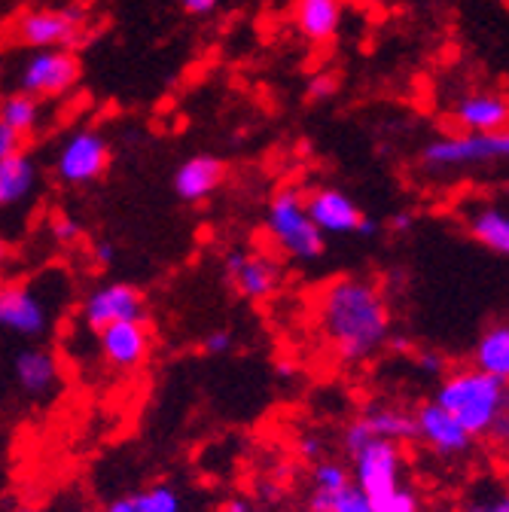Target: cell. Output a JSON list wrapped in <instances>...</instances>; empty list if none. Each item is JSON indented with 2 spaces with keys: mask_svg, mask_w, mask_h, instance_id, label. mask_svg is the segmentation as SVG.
Segmentation results:
<instances>
[{
  "mask_svg": "<svg viewBox=\"0 0 509 512\" xmlns=\"http://www.w3.org/2000/svg\"><path fill=\"white\" fill-rule=\"evenodd\" d=\"M317 327L339 363L360 366L388 348L394 314L372 278L339 275L317 293Z\"/></svg>",
  "mask_w": 509,
  "mask_h": 512,
  "instance_id": "obj_1",
  "label": "cell"
},
{
  "mask_svg": "<svg viewBox=\"0 0 509 512\" xmlns=\"http://www.w3.org/2000/svg\"><path fill=\"white\" fill-rule=\"evenodd\" d=\"M433 403L449 412L473 439H488L494 421L509 406V388L476 366H461L439 378Z\"/></svg>",
  "mask_w": 509,
  "mask_h": 512,
  "instance_id": "obj_2",
  "label": "cell"
},
{
  "mask_svg": "<svg viewBox=\"0 0 509 512\" xmlns=\"http://www.w3.org/2000/svg\"><path fill=\"white\" fill-rule=\"evenodd\" d=\"M266 235L293 263H317L327 253V238L321 235L305 211V192L284 186L266 205Z\"/></svg>",
  "mask_w": 509,
  "mask_h": 512,
  "instance_id": "obj_3",
  "label": "cell"
},
{
  "mask_svg": "<svg viewBox=\"0 0 509 512\" xmlns=\"http://www.w3.org/2000/svg\"><path fill=\"white\" fill-rule=\"evenodd\" d=\"M418 162H421V171L439 174V177L509 162V128H506V132H494V135L452 132V135L430 138L421 147Z\"/></svg>",
  "mask_w": 509,
  "mask_h": 512,
  "instance_id": "obj_4",
  "label": "cell"
},
{
  "mask_svg": "<svg viewBox=\"0 0 509 512\" xmlns=\"http://www.w3.org/2000/svg\"><path fill=\"white\" fill-rule=\"evenodd\" d=\"M86 25H89L86 10L77 4L37 7V10H25L16 19L13 34L22 46H34V52L37 49H71L86 34Z\"/></svg>",
  "mask_w": 509,
  "mask_h": 512,
  "instance_id": "obj_5",
  "label": "cell"
},
{
  "mask_svg": "<svg viewBox=\"0 0 509 512\" xmlns=\"http://www.w3.org/2000/svg\"><path fill=\"white\" fill-rule=\"evenodd\" d=\"M351 458V482L369 497L378 500L385 494H394L403 488V473H406V458H403V445L388 442V439H369L360 445Z\"/></svg>",
  "mask_w": 509,
  "mask_h": 512,
  "instance_id": "obj_6",
  "label": "cell"
},
{
  "mask_svg": "<svg viewBox=\"0 0 509 512\" xmlns=\"http://www.w3.org/2000/svg\"><path fill=\"white\" fill-rule=\"evenodd\" d=\"M223 278L232 284V290L250 302H266L281 290L284 269L281 260L263 250H247V247H229L223 253Z\"/></svg>",
  "mask_w": 509,
  "mask_h": 512,
  "instance_id": "obj_7",
  "label": "cell"
},
{
  "mask_svg": "<svg viewBox=\"0 0 509 512\" xmlns=\"http://www.w3.org/2000/svg\"><path fill=\"white\" fill-rule=\"evenodd\" d=\"M55 324V305L37 284H7L0 287V330L19 339H43Z\"/></svg>",
  "mask_w": 509,
  "mask_h": 512,
  "instance_id": "obj_8",
  "label": "cell"
},
{
  "mask_svg": "<svg viewBox=\"0 0 509 512\" xmlns=\"http://www.w3.org/2000/svg\"><path fill=\"white\" fill-rule=\"evenodd\" d=\"M83 77V64L74 49H37L19 74V92L31 98H58L71 92Z\"/></svg>",
  "mask_w": 509,
  "mask_h": 512,
  "instance_id": "obj_9",
  "label": "cell"
},
{
  "mask_svg": "<svg viewBox=\"0 0 509 512\" xmlns=\"http://www.w3.org/2000/svg\"><path fill=\"white\" fill-rule=\"evenodd\" d=\"M110 168V144L98 128H77L55 156V177L65 186H89Z\"/></svg>",
  "mask_w": 509,
  "mask_h": 512,
  "instance_id": "obj_10",
  "label": "cell"
},
{
  "mask_svg": "<svg viewBox=\"0 0 509 512\" xmlns=\"http://www.w3.org/2000/svg\"><path fill=\"white\" fill-rule=\"evenodd\" d=\"M80 320L92 333H101L110 324H125V320H147V299L135 284L104 281L83 296Z\"/></svg>",
  "mask_w": 509,
  "mask_h": 512,
  "instance_id": "obj_11",
  "label": "cell"
},
{
  "mask_svg": "<svg viewBox=\"0 0 509 512\" xmlns=\"http://www.w3.org/2000/svg\"><path fill=\"white\" fill-rule=\"evenodd\" d=\"M369 439H388V442H412L415 439V415L394 403H369L342 433L345 452L354 455Z\"/></svg>",
  "mask_w": 509,
  "mask_h": 512,
  "instance_id": "obj_12",
  "label": "cell"
},
{
  "mask_svg": "<svg viewBox=\"0 0 509 512\" xmlns=\"http://www.w3.org/2000/svg\"><path fill=\"white\" fill-rule=\"evenodd\" d=\"M305 211L311 223L321 229V235H360L366 214L357 208V202L339 186H314L305 192Z\"/></svg>",
  "mask_w": 509,
  "mask_h": 512,
  "instance_id": "obj_13",
  "label": "cell"
},
{
  "mask_svg": "<svg viewBox=\"0 0 509 512\" xmlns=\"http://www.w3.org/2000/svg\"><path fill=\"white\" fill-rule=\"evenodd\" d=\"M412 415H415V439L424 448H430L436 458H449L452 461V458H464V455L473 452L476 439L449 412L439 409L433 400L418 406Z\"/></svg>",
  "mask_w": 509,
  "mask_h": 512,
  "instance_id": "obj_14",
  "label": "cell"
},
{
  "mask_svg": "<svg viewBox=\"0 0 509 512\" xmlns=\"http://www.w3.org/2000/svg\"><path fill=\"white\" fill-rule=\"evenodd\" d=\"M452 125L467 135H494L509 128V95L494 89L464 92L449 113Z\"/></svg>",
  "mask_w": 509,
  "mask_h": 512,
  "instance_id": "obj_15",
  "label": "cell"
},
{
  "mask_svg": "<svg viewBox=\"0 0 509 512\" xmlns=\"http://www.w3.org/2000/svg\"><path fill=\"white\" fill-rule=\"evenodd\" d=\"M461 220L473 241L509 260V192L506 196H482L464 202Z\"/></svg>",
  "mask_w": 509,
  "mask_h": 512,
  "instance_id": "obj_16",
  "label": "cell"
},
{
  "mask_svg": "<svg viewBox=\"0 0 509 512\" xmlns=\"http://www.w3.org/2000/svg\"><path fill=\"white\" fill-rule=\"evenodd\" d=\"M98 351L104 363L116 372L138 369L150 354V327L147 320H125V324H110L101 333H95Z\"/></svg>",
  "mask_w": 509,
  "mask_h": 512,
  "instance_id": "obj_17",
  "label": "cell"
},
{
  "mask_svg": "<svg viewBox=\"0 0 509 512\" xmlns=\"http://www.w3.org/2000/svg\"><path fill=\"white\" fill-rule=\"evenodd\" d=\"M223 180H226V162L211 153H199L183 159L174 168L171 189L183 205H202L223 186Z\"/></svg>",
  "mask_w": 509,
  "mask_h": 512,
  "instance_id": "obj_18",
  "label": "cell"
},
{
  "mask_svg": "<svg viewBox=\"0 0 509 512\" xmlns=\"http://www.w3.org/2000/svg\"><path fill=\"white\" fill-rule=\"evenodd\" d=\"M13 378L31 400H46L61 388V360L43 345H28L13 360Z\"/></svg>",
  "mask_w": 509,
  "mask_h": 512,
  "instance_id": "obj_19",
  "label": "cell"
},
{
  "mask_svg": "<svg viewBox=\"0 0 509 512\" xmlns=\"http://www.w3.org/2000/svg\"><path fill=\"white\" fill-rule=\"evenodd\" d=\"M345 19V0H293V25L308 43H330Z\"/></svg>",
  "mask_w": 509,
  "mask_h": 512,
  "instance_id": "obj_20",
  "label": "cell"
},
{
  "mask_svg": "<svg viewBox=\"0 0 509 512\" xmlns=\"http://www.w3.org/2000/svg\"><path fill=\"white\" fill-rule=\"evenodd\" d=\"M37 180H40V171L28 153L0 159V211L28 202L37 189Z\"/></svg>",
  "mask_w": 509,
  "mask_h": 512,
  "instance_id": "obj_21",
  "label": "cell"
},
{
  "mask_svg": "<svg viewBox=\"0 0 509 512\" xmlns=\"http://www.w3.org/2000/svg\"><path fill=\"white\" fill-rule=\"evenodd\" d=\"M473 366L509 388V324H491L476 348H473Z\"/></svg>",
  "mask_w": 509,
  "mask_h": 512,
  "instance_id": "obj_22",
  "label": "cell"
},
{
  "mask_svg": "<svg viewBox=\"0 0 509 512\" xmlns=\"http://www.w3.org/2000/svg\"><path fill=\"white\" fill-rule=\"evenodd\" d=\"M104 512H183V497L177 488L159 482L141 491H129V494H119L113 497Z\"/></svg>",
  "mask_w": 509,
  "mask_h": 512,
  "instance_id": "obj_23",
  "label": "cell"
},
{
  "mask_svg": "<svg viewBox=\"0 0 509 512\" xmlns=\"http://www.w3.org/2000/svg\"><path fill=\"white\" fill-rule=\"evenodd\" d=\"M43 119V107L37 98L25 95V92H16V95H7L0 101V122L10 125L16 135L28 138L37 132V125Z\"/></svg>",
  "mask_w": 509,
  "mask_h": 512,
  "instance_id": "obj_24",
  "label": "cell"
},
{
  "mask_svg": "<svg viewBox=\"0 0 509 512\" xmlns=\"http://www.w3.org/2000/svg\"><path fill=\"white\" fill-rule=\"evenodd\" d=\"M308 509L311 512H372V503L354 482H348L345 488L333 494H308Z\"/></svg>",
  "mask_w": 509,
  "mask_h": 512,
  "instance_id": "obj_25",
  "label": "cell"
},
{
  "mask_svg": "<svg viewBox=\"0 0 509 512\" xmlns=\"http://www.w3.org/2000/svg\"><path fill=\"white\" fill-rule=\"evenodd\" d=\"M348 482H351V470L342 461L321 458L311 470V494H333V491L345 488Z\"/></svg>",
  "mask_w": 509,
  "mask_h": 512,
  "instance_id": "obj_26",
  "label": "cell"
},
{
  "mask_svg": "<svg viewBox=\"0 0 509 512\" xmlns=\"http://www.w3.org/2000/svg\"><path fill=\"white\" fill-rule=\"evenodd\" d=\"M339 86H342L339 74H333V71H314L308 77V83H305V98L308 101H330V98L339 95Z\"/></svg>",
  "mask_w": 509,
  "mask_h": 512,
  "instance_id": "obj_27",
  "label": "cell"
},
{
  "mask_svg": "<svg viewBox=\"0 0 509 512\" xmlns=\"http://www.w3.org/2000/svg\"><path fill=\"white\" fill-rule=\"evenodd\" d=\"M369 503H372V512H421L418 497H415L406 485L397 488L394 494H385V497L369 500Z\"/></svg>",
  "mask_w": 509,
  "mask_h": 512,
  "instance_id": "obj_28",
  "label": "cell"
},
{
  "mask_svg": "<svg viewBox=\"0 0 509 512\" xmlns=\"http://www.w3.org/2000/svg\"><path fill=\"white\" fill-rule=\"evenodd\" d=\"M49 232H52V241L55 244H77L80 238H83V229H80V223L74 220V217H68V214H55L52 217V223H49Z\"/></svg>",
  "mask_w": 509,
  "mask_h": 512,
  "instance_id": "obj_29",
  "label": "cell"
},
{
  "mask_svg": "<svg viewBox=\"0 0 509 512\" xmlns=\"http://www.w3.org/2000/svg\"><path fill=\"white\" fill-rule=\"evenodd\" d=\"M415 366H418V372L427 375V378H442V375H445V357H442L439 351H433V348H421V351L415 354Z\"/></svg>",
  "mask_w": 509,
  "mask_h": 512,
  "instance_id": "obj_30",
  "label": "cell"
},
{
  "mask_svg": "<svg viewBox=\"0 0 509 512\" xmlns=\"http://www.w3.org/2000/svg\"><path fill=\"white\" fill-rule=\"evenodd\" d=\"M232 345H235V336H232L229 330H211V333L202 339V354H208V357H223V354L232 351Z\"/></svg>",
  "mask_w": 509,
  "mask_h": 512,
  "instance_id": "obj_31",
  "label": "cell"
},
{
  "mask_svg": "<svg viewBox=\"0 0 509 512\" xmlns=\"http://www.w3.org/2000/svg\"><path fill=\"white\" fill-rule=\"evenodd\" d=\"M299 458L302 461H311V464L321 461L324 458V439L321 436H311V433L299 436Z\"/></svg>",
  "mask_w": 509,
  "mask_h": 512,
  "instance_id": "obj_32",
  "label": "cell"
},
{
  "mask_svg": "<svg viewBox=\"0 0 509 512\" xmlns=\"http://www.w3.org/2000/svg\"><path fill=\"white\" fill-rule=\"evenodd\" d=\"M22 144H25V138L16 135L10 125L0 122V159H10V156L22 153Z\"/></svg>",
  "mask_w": 509,
  "mask_h": 512,
  "instance_id": "obj_33",
  "label": "cell"
},
{
  "mask_svg": "<svg viewBox=\"0 0 509 512\" xmlns=\"http://www.w3.org/2000/svg\"><path fill=\"white\" fill-rule=\"evenodd\" d=\"M488 439L500 448V452H509V406H506V409H503V415L494 421V427H491Z\"/></svg>",
  "mask_w": 509,
  "mask_h": 512,
  "instance_id": "obj_34",
  "label": "cell"
},
{
  "mask_svg": "<svg viewBox=\"0 0 509 512\" xmlns=\"http://www.w3.org/2000/svg\"><path fill=\"white\" fill-rule=\"evenodd\" d=\"M180 7L186 16H193V19H205L211 16L217 7H220V0H180Z\"/></svg>",
  "mask_w": 509,
  "mask_h": 512,
  "instance_id": "obj_35",
  "label": "cell"
},
{
  "mask_svg": "<svg viewBox=\"0 0 509 512\" xmlns=\"http://www.w3.org/2000/svg\"><path fill=\"white\" fill-rule=\"evenodd\" d=\"M92 260H95L98 269H110L116 263V244L113 241H98L92 247Z\"/></svg>",
  "mask_w": 509,
  "mask_h": 512,
  "instance_id": "obj_36",
  "label": "cell"
},
{
  "mask_svg": "<svg viewBox=\"0 0 509 512\" xmlns=\"http://www.w3.org/2000/svg\"><path fill=\"white\" fill-rule=\"evenodd\" d=\"M220 512H253V503L244 494H232V497L223 500Z\"/></svg>",
  "mask_w": 509,
  "mask_h": 512,
  "instance_id": "obj_37",
  "label": "cell"
},
{
  "mask_svg": "<svg viewBox=\"0 0 509 512\" xmlns=\"http://www.w3.org/2000/svg\"><path fill=\"white\" fill-rule=\"evenodd\" d=\"M412 226H415V217H412L409 211H400V214H394V217H391V232H397V235L409 232Z\"/></svg>",
  "mask_w": 509,
  "mask_h": 512,
  "instance_id": "obj_38",
  "label": "cell"
},
{
  "mask_svg": "<svg viewBox=\"0 0 509 512\" xmlns=\"http://www.w3.org/2000/svg\"><path fill=\"white\" fill-rule=\"evenodd\" d=\"M488 506H491V512H509V491L488 494Z\"/></svg>",
  "mask_w": 509,
  "mask_h": 512,
  "instance_id": "obj_39",
  "label": "cell"
},
{
  "mask_svg": "<svg viewBox=\"0 0 509 512\" xmlns=\"http://www.w3.org/2000/svg\"><path fill=\"white\" fill-rule=\"evenodd\" d=\"M452 512H491V506H488V497H473V500H467L464 506H458Z\"/></svg>",
  "mask_w": 509,
  "mask_h": 512,
  "instance_id": "obj_40",
  "label": "cell"
},
{
  "mask_svg": "<svg viewBox=\"0 0 509 512\" xmlns=\"http://www.w3.org/2000/svg\"><path fill=\"white\" fill-rule=\"evenodd\" d=\"M16 512H43V509H37V506H19Z\"/></svg>",
  "mask_w": 509,
  "mask_h": 512,
  "instance_id": "obj_41",
  "label": "cell"
},
{
  "mask_svg": "<svg viewBox=\"0 0 509 512\" xmlns=\"http://www.w3.org/2000/svg\"><path fill=\"white\" fill-rule=\"evenodd\" d=\"M299 512H311V509H299Z\"/></svg>",
  "mask_w": 509,
  "mask_h": 512,
  "instance_id": "obj_42",
  "label": "cell"
}]
</instances>
